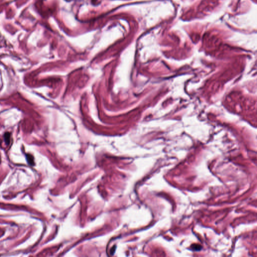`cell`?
I'll return each mask as SVG.
<instances>
[{
	"instance_id": "1",
	"label": "cell",
	"mask_w": 257,
	"mask_h": 257,
	"mask_svg": "<svg viewBox=\"0 0 257 257\" xmlns=\"http://www.w3.org/2000/svg\"><path fill=\"white\" fill-rule=\"evenodd\" d=\"M26 159L28 163L30 165H34V158H33V156L31 154H28L26 155Z\"/></svg>"
},
{
	"instance_id": "2",
	"label": "cell",
	"mask_w": 257,
	"mask_h": 257,
	"mask_svg": "<svg viewBox=\"0 0 257 257\" xmlns=\"http://www.w3.org/2000/svg\"><path fill=\"white\" fill-rule=\"evenodd\" d=\"M10 133L9 132H7L4 135V140L5 142L7 145H9L10 141Z\"/></svg>"
},
{
	"instance_id": "3",
	"label": "cell",
	"mask_w": 257,
	"mask_h": 257,
	"mask_svg": "<svg viewBox=\"0 0 257 257\" xmlns=\"http://www.w3.org/2000/svg\"><path fill=\"white\" fill-rule=\"evenodd\" d=\"M192 249L194 251H199L201 249V247L199 245H192Z\"/></svg>"
}]
</instances>
